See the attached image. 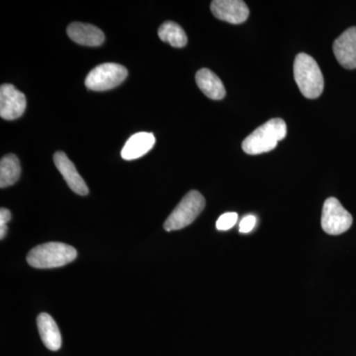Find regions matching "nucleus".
<instances>
[{
    "label": "nucleus",
    "instance_id": "nucleus-1",
    "mask_svg": "<svg viewBox=\"0 0 356 356\" xmlns=\"http://www.w3.org/2000/svg\"><path fill=\"white\" fill-rule=\"evenodd\" d=\"M286 135L287 126L284 120L271 119L245 138L242 144L243 151L252 156L268 153L275 149L278 142L284 139Z\"/></svg>",
    "mask_w": 356,
    "mask_h": 356
},
{
    "label": "nucleus",
    "instance_id": "nucleus-2",
    "mask_svg": "<svg viewBox=\"0 0 356 356\" xmlns=\"http://www.w3.org/2000/svg\"><path fill=\"white\" fill-rule=\"evenodd\" d=\"M76 257V250L72 245L51 242L32 248L27 255V262L35 268H56L70 264Z\"/></svg>",
    "mask_w": 356,
    "mask_h": 356
},
{
    "label": "nucleus",
    "instance_id": "nucleus-3",
    "mask_svg": "<svg viewBox=\"0 0 356 356\" xmlns=\"http://www.w3.org/2000/svg\"><path fill=\"white\" fill-rule=\"evenodd\" d=\"M294 79L302 95L316 99L324 90V76L318 63L305 53L298 54L294 62Z\"/></svg>",
    "mask_w": 356,
    "mask_h": 356
},
{
    "label": "nucleus",
    "instance_id": "nucleus-4",
    "mask_svg": "<svg viewBox=\"0 0 356 356\" xmlns=\"http://www.w3.org/2000/svg\"><path fill=\"white\" fill-rule=\"evenodd\" d=\"M204 208L205 198L202 194L196 191L188 192L166 219L165 231H177L189 226L202 213Z\"/></svg>",
    "mask_w": 356,
    "mask_h": 356
},
{
    "label": "nucleus",
    "instance_id": "nucleus-5",
    "mask_svg": "<svg viewBox=\"0 0 356 356\" xmlns=\"http://www.w3.org/2000/svg\"><path fill=\"white\" fill-rule=\"evenodd\" d=\"M127 76L128 70L123 65L107 63L97 65L89 72L86 79V86L89 90H109L123 83Z\"/></svg>",
    "mask_w": 356,
    "mask_h": 356
},
{
    "label": "nucleus",
    "instance_id": "nucleus-6",
    "mask_svg": "<svg viewBox=\"0 0 356 356\" xmlns=\"http://www.w3.org/2000/svg\"><path fill=\"white\" fill-rule=\"evenodd\" d=\"M353 222L350 213L344 209L337 198L330 197L325 201L321 225L325 233L332 236L341 235L350 229Z\"/></svg>",
    "mask_w": 356,
    "mask_h": 356
},
{
    "label": "nucleus",
    "instance_id": "nucleus-7",
    "mask_svg": "<svg viewBox=\"0 0 356 356\" xmlns=\"http://www.w3.org/2000/svg\"><path fill=\"white\" fill-rule=\"evenodd\" d=\"M27 100L13 84H2L0 88V116L4 120H15L24 114Z\"/></svg>",
    "mask_w": 356,
    "mask_h": 356
},
{
    "label": "nucleus",
    "instance_id": "nucleus-8",
    "mask_svg": "<svg viewBox=\"0 0 356 356\" xmlns=\"http://www.w3.org/2000/svg\"><path fill=\"white\" fill-rule=\"evenodd\" d=\"M211 11L215 17L231 24H241L248 19L250 9L242 0H214Z\"/></svg>",
    "mask_w": 356,
    "mask_h": 356
},
{
    "label": "nucleus",
    "instance_id": "nucleus-9",
    "mask_svg": "<svg viewBox=\"0 0 356 356\" xmlns=\"http://www.w3.org/2000/svg\"><path fill=\"white\" fill-rule=\"evenodd\" d=\"M337 62L344 69H356V27L348 28L332 44Z\"/></svg>",
    "mask_w": 356,
    "mask_h": 356
},
{
    "label": "nucleus",
    "instance_id": "nucleus-10",
    "mask_svg": "<svg viewBox=\"0 0 356 356\" xmlns=\"http://www.w3.org/2000/svg\"><path fill=\"white\" fill-rule=\"evenodd\" d=\"M54 163L72 191L76 192L79 195H88L89 192L88 185L83 178L77 172L76 166L67 158V154L63 152H57L54 154Z\"/></svg>",
    "mask_w": 356,
    "mask_h": 356
},
{
    "label": "nucleus",
    "instance_id": "nucleus-11",
    "mask_svg": "<svg viewBox=\"0 0 356 356\" xmlns=\"http://www.w3.org/2000/svg\"><path fill=\"white\" fill-rule=\"evenodd\" d=\"M67 35L76 44L88 47L100 46L104 42V33L95 25L74 22L67 27Z\"/></svg>",
    "mask_w": 356,
    "mask_h": 356
},
{
    "label": "nucleus",
    "instance_id": "nucleus-12",
    "mask_svg": "<svg viewBox=\"0 0 356 356\" xmlns=\"http://www.w3.org/2000/svg\"><path fill=\"white\" fill-rule=\"evenodd\" d=\"M156 138L153 133L140 132L135 134L126 142L121 152V156L126 161H134L145 156L153 149Z\"/></svg>",
    "mask_w": 356,
    "mask_h": 356
},
{
    "label": "nucleus",
    "instance_id": "nucleus-13",
    "mask_svg": "<svg viewBox=\"0 0 356 356\" xmlns=\"http://www.w3.org/2000/svg\"><path fill=\"white\" fill-rule=\"evenodd\" d=\"M40 337L48 350L57 351L62 346V336L57 323L49 314L41 313L37 318Z\"/></svg>",
    "mask_w": 356,
    "mask_h": 356
},
{
    "label": "nucleus",
    "instance_id": "nucleus-14",
    "mask_svg": "<svg viewBox=\"0 0 356 356\" xmlns=\"http://www.w3.org/2000/svg\"><path fill=\"white\" fill-rule=\"evenodd\" d=\"M195 79L198 88L210 99L221 100L226 95L224 84L212 70L208 69L198 70Z\"/></svg>",
    "mask_w": 356,
    "mask_h": 356
},
{
    "label": "nucleus",
    "instance_id": "nucleus-15",
    "mask_svg": "<svg viewBox=\"0 0 356 356\" xmlns=\"http://www.w3.org/2000/svg\"><path fill=\"white\" fill-rule=\"evenodd\" d=\"M21 166L19 159L13 154H6L0 161V187L11 186L19 179Z\"/></svg>",
    "mask_w": 356,
    "mask_h": 356
},
{
    "label": "nucleus",
    "instance_id": "nucleus-16",
    "mask_svg": "<svg viewBox=\"0 0 356 356\" xmlns=\"http://www.w3.org/2000/svg\"><path fill=\"white\" fill-rule=\"evenodd\" d=\"M159 39L165 43H168L175 48H184L186 46V33L182 29L181 26L172 21H166L159 28Z\"/></svg>",
    "mask_w": 356,
    "mask_h": 356
},
{
    "label": "nucleus",
    "instance_id": "nucleus-17",
    "mask_svg": "<svg viewBox=\"0 0 356 356\" xmlns=\"http://www.w3.org/2000/svg\"><path fill=\"white\" fill-rule=\"evenodd\" d=\"M238 221V214L235 212L225 213L218 219L216 222V228L219 231H227L233 228Z\"/></svg>",
    "mask_w": 356,
    "mask_h": 356
},
{
    "label": "nucleus",
    "instance_id": "nucleus-18",
    "mask_svg": "<svg viewBox=\"0 0 356 356\" xmlns=\"http://www.w3.org/2000/svg\"><path fill=\"white\" fill-rule=\"evenodd\" d=\"M255 224H257V218L254 215H248L240 222V233H250L254 229Z\"/></svg>",
    "mask_w": 356,
    "mask_h": 356
},
{
    "label": "nucleus",
    "instance_id": "nucleus-19",
    "mask_svg": "<svg viewBox=\"0 0 356 356\" xmlns=\"http://www.w3.org/2000/svg\"><path fill=\"white\" fill-rule=\"evenodd\" d=\"M10 220V211L6 209V208H1V210H0V226H6Z\"/></svg>",
    "mask_w": 356,
    "mask_h": 356
}]
</instances>
